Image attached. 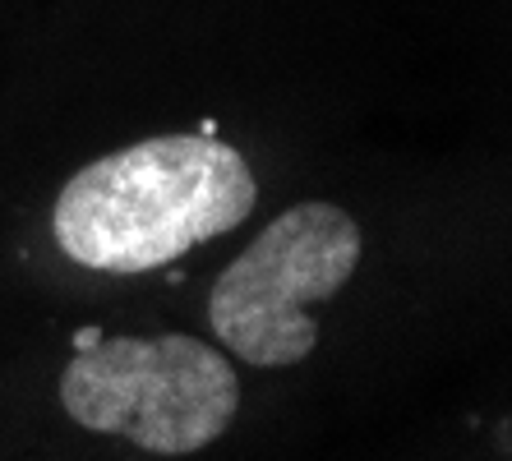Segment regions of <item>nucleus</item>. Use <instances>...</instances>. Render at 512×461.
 Listing matches in <instances>:
<instances>
[{
    "label": "nucleus",
    "mask_w": 512,
    "mask_h": 461,
    "mask_svg": "<svg viewBox=\"0 0 512 461\" xmlns=\"http://www.w3.org/2000/svg\"><path fill=\"white\" fill-rule=\"evenodd\" d=\"M259 203L250 162L213 134H157L88 162L51 213L56 245L97 272H153L236 231Z\"/></svg>",
    "instance_id": "1"
},
{
    "label": "nucleus",
    "mask_w": 512,
    "mask_h": 461,
    "mask_svg": "<svg viewBox=\"0 0 512 461\" xmlns=\"http://www.w3.org/2000/svg\"><path fill=\"white\" fill-rule=\"evenodd\" d=\"M60 406L93 434L130 438L157 457H190L231 429L240 379L199 337H93L60 374Z\"/></svg>",
    "instance_id": "2"
},
{
    "label": "nucleus",
    "mask_w": 512,
    "mask_h": 461,
    "mask_svg": "<svg viewBox=\"0 0 512 461\" xmlns=\"http://www.w3.org/2000/svg\"><path fill=\"white\" fill-rule=\"evenodd\" d=\"M360 226L337 203H296L227 263L208 296V323L236 360L300 365L319 346L314 300H333L360 263Z\"/></svg>",
    "instance_id": "3"
}]
</instances>
